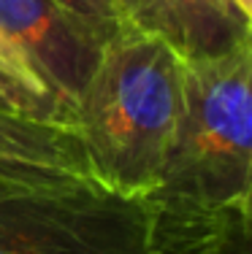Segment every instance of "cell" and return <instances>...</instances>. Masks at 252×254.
<instances>
[{"label": "cell", "instance_id": "cell-7", "mask_svg": "<svg viewBox=\"0 0 252 254\" xmlns=\"http://www.w3.org/2000/svg\"><path fill=\"white\" fill-rule=\"evenodd\" d=\"M0 111L11 117L33 119V122H49V125H63L74 130L76 111L55 98L52 92H41L27 84L16 81L14 76L0 70Z\"/></svg>", "mask_w": 252, "mask_h": 254}, {"label": "cell", "instance_id": "cell-1", "mask_svg": "<svg viewBox=\"0 0 252 254\" xmlns=\"http://www.w3.org/2000/svg\"><path fill=\"white\" fill-rule=\"evenodd\" d=\"M252 44L182 63V111L160 184L147 197L155 254H212L250 219Z\"/></svg>", "mask_w": 252, "mask_h": 254}, {"label": "cell", "instance_id": "cell-2", "mask_svg": "<svg viewBox=\"0 0 252 254\" xmlns=\"http://www.w3.org/2000/svg\"><path fill=\"white\" fill-rule=\"evenodd\" d=\"M182 63L171 44L128 25L103 46L74 132L106 190L147 200L160 184L182 111Z\"/></svg>", "mask_w": 252, "mask_h": 254}, {"label": "cell", "instance_id": "cell-3", "mask_svg": "<svg viewBox=\"0 0 252 254\" xmlns=\"http://www.w3.org/2000/svg\"><path fill=\"white\" fill-rule=\"evenodd\" d=\"M0 254H155L152 205L87 173L0 160Z\"/></svg>", "mask_w": 252, "mask_h": 254}, {"label": "cell", "instance_id": "cell-8", "mask_svg": "<svg viewBox=\"0 0 252 254\" xmlns=\"http://www.w3.org/2000/svg\"><path fill=\"white\" fill-rule=\"evenodd\" d=\"M52 3L103 46L122 30V19L114 0H52Z\"/></svg>", "mask_w": 252, "mask_h": 254}, {"label": "cell", "instance_id": "cell-9", "mask_svg": "<svg viewBox=\"0 0 252 254\" xmlns=\"http://www.w3.org/2000/svg\"><path fill=\"white\" fill-rule=\"evenodd\" d=\"M114 5L119 11L122 25L152 33L176 49V35H173V25H171V14H168L166 0H114Z\"/></svg>", "mask_w": 252, "mask_h": 254}, {"label": "cell", "instance_id": "cell-5", "mask_svg": "<svg viewBox=\"0 0 252 254\" xmlns=\"http://www.w3.org/2000/svg\"><path fill=\"white\" fill-rule=\"evenodd\" d=\"M171 14L176 54L190 60H212L252 41V16L236 0H166Z\"/></svg>", "mask_w": 252, "mask_h": 254}, {"label": "cell", "instance_id": "cell-11", "mask_svg": "<svg viewBox=\"0 0 252 254\" xmlns=\"http://www.w3.org/2000/svg\"><path fill=\"white\" fill-rule=\"evenodd\" d=\"M236 5L244 11L247 16H252V0H236Z\"/></svg>", "mask_w": 252, "mask_h": 254}, {"label": "cell", "instance_id": "cell-4", "mask_svg": "<svg viewBox=\"0 0 252 254\" xmlns=\"http://www.w3.org/2000/svg\"><path fill=\"white\" fill-rule=\"evenodd\" d=\"M0 30L25 52L41 81L76 111L103 44L52 0H0Z\"/></svg>", "mask_w": 252, "mask_h": 254}, {"label": "cell", "instance_id": "cell-10", "mask_svg": "<svg viewBox=\"0 0 252 254\" xmlns=\"http://www.w3.org/2000/svg\"><path fill=\"white\" fill-rule=\"evenodd\" d=\"M0 70H3V73H8V76H14L16 81L27 84V87H33V89L52 92V89L38 78V73L33 70V65L27 63L25 52H22L19 46H16L14 41L8 38L3 30H0ZM52 95H55V92H52ZM55 98H57V95H55ZM63 103H65V100H63ZM71 108H74V106H71Z\"/></svg>", "mask_w": 252, "mask_h": 254}, {"label": "cell", "instance_id": "cell-6", "mask_svg": "<svg viewBox=\"0 0 252 254\" xmlns=\"http://www.w3.org/2000/svg\"><path fill=\"white\" fill-rule=\"evenodd\" d=\"M0 160L92 176L84 146L71 127L33 122L3 111H0Z\"/></svg>", "mask_w": 252, "mask_h": 254}]
</instances>
